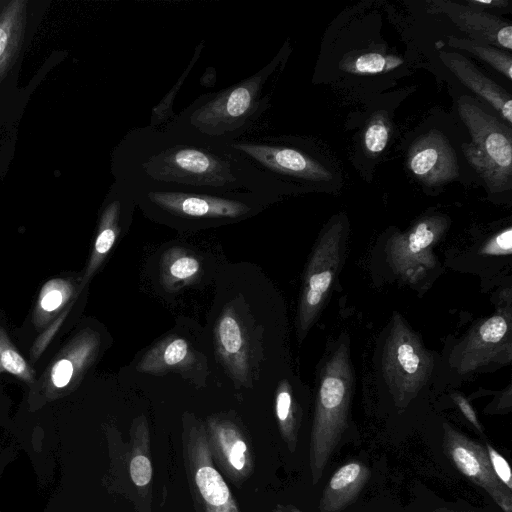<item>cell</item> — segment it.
<instances>
[{"instance_id": "obj_1", "label": "cell", "mask_w": 512, "mask_h": 512, "mask_svg": "<svg viewBox=\"0 0 512 512\" xmlns=\"http://www.w3.org/2000/svg\"><path fill=\"white\" fill-rule=\"evenodd\" d=\"M113 173L122 185L278 195L284 184L221 140L171 123L131 129L117 145Z\"/></svg>"}, {"instance_id": "obj_2", "label": "cell", "mask_w": 512, "mask_h": 512, "mask_svg": "<svg viewBox=\"0 0 512 512\" xmlns=\"http://www.w3.org/2000/svg\"><path fill=\"white\" fill-rule=\"evenodd\" d=\"M283 61L281 51L249 77L200 95L169 123L224 142L251 136L270 106L272 82Z\"/></svg>"}, {"instance_id": "obj_3", "label": "cell", "mask_w": 512, "mask_h": 512, "mask_svg": "<svg viewBox=\"0 0 512 512\" xmlns=\"http://www.w3.org/2000/svg\"><path fill=\"white\" fill-rule=\"evenodd\" d=\"M122 185V184H121ZM148 215L170 223H227L253 216L276 195L247 191L220 192L162 186L124 185Z\"/></svg>"}, {"instance_id": "obj_4", "label": "cell", "mask_w": 512, "mask_h": 512, "mask_svg": "<svg viewBox=\"0 0 512 512\" xmlns=\"http://www.w3.org/2000/svg\"><path fill=\"white\" fill-rule=\"evenodd\" d=\"M458 113L471 135L462 151L470 166L493 193L509 190L512 184L511 128L475 104L460 98Z\"/></svg>"}, {"instance_id": "obj_5", "label": "cell", "mask_w": 512, "mask_h": 512, "mask_svg": "<svg viewBox=\"0 0 512 512\" xmlns=\"http://www.w3.org/2000/svg\"><path fill=\"white\" fill-rule=\"evenodd\" d=\"M352 386L348 349L342 343L327 361L318 391L311 436V469L314 483L340 432L344 428Z\"/></svg>"}, {"instance_id": "obj_6", "label": "cell", "mask_w": 512, "mask_h": 512, "mask_svg": "<svg viewBox=\"0 0 512 512\" xmlns=\"http://www.w3.org/2000/svg\"><path fill=\"white\" fill-rule=\"evenodd\" d=\"M382 368L399 405L416 396L432 373V355L399 315L394 316L386 339Z\"/></svg>"}, {"instance_id": "obj_7", "label": "cell", "mask_w": 512, "mask_h": 512, "mask_svg": "<svg viewBox=\"0 0 512 512\" xmlns=\"http://www.w3.org/2000/svg\"><path fill=\"white\" fill-rule=\"evenodd\" d=\"M251 164L283 183L284 179L328 181L332 174L294 143L275 136H247L226 142Z\"/></svg>"}, {"instance_id": "obj_8", "label": "cell", "mask_w": 512, "mask_h": 512, "mask_svg": "<svg viewBox=\"0 0 512 512\" xmlns=\"http://www.w3.org/2000/svg\"><path fill=\"white\" fill-rule=\"evenodd\" d=\"M343 233V221L332 223L319 238L307 265L298 309L301 339L316 319L333 282L340 263Z\"/></svg>"}, {"instance_id": "obj_9", "label": "cell", "mask_w": 512, "mask_h": 512, "mask_svg": "<svg viewBox=\"0 0 512 512\" xmlns=\"http://www.w3.org/2000/svg\"><path fill=\"white\" fill-rule=\"evenodd\" d=\"M185 459L198 502L204 512H240L233 495L213 463L205 426L185 430Z\"/></svg>"}, {"instance_id": "obj_10", "label": "cell", "mask_w": 512, "mask_h": 512, "mask_svg": "<svg viewBox=\"0 0 512 512\" xmlns=\"http://www.w3.org/2000/svg\"><path fill=\"white\" fill-rule=\"evenodd\" d=\"M449 220L442 215L422 218L408 231L393 235L387 244L392 268L411 282L435 266L433 247L444 235Z\"/></svg>"}, {"instance_id": "obj_11", "label": "cell", "mask_w": 512, "mask_h": 512, "mask_svg": "<svg viewBox=\"0 0 512 512\" xmlns=\"http://www.w3.org/2000/svg\"><path fill=\"white\" fill-rule=\"evenodd\" d=\"M444 428L445 448L456 467L484 488L503 510L512 512L511 492L493 471L487 450L450 426Z\"/></svg>"}, {"instance_id": "obj_12", "label": "cell", "mask_w": 512, "mask_h": 512, "mask_svg": "<svg viewBox=\"0 0 512 512\" xmlns=\"http://www.w3.org/2000/svg\"><path fill=\"white\" fill-rule=\"evenodd\" d=\"M407 166L427 186L443 185L459 176L455 151L446 136L437 129L414 141L408 151Z\"/></svg>"}, {"instance_id": "obj_13", "label": "cell", "mask_w": 512, "mask_h": 512, "mask_svg": "<svg viewBox=\"0 0 512 512\" xmlns=\"http://www.w3.org/2000/svg\"><path fill=\"white\" fill-rule=\"evenodd\" d=\"M205 429L218 466L232 482L245 481L253 471V456L239 427L230 420L210 418Z\"/></svg>"}, {"instance_id": "obj_14", "label": "cell", "mask_w": 512, "mask_h": 512, "mask_svg": "<svg viewBox=\"0 0 512 512\" xmlns=\"http://www.w3.org/2000/svg\"><path fill=\"white\" fill-rule=\"evenodd\" d=\"M427 11L446 15L470 40L512 49V26L497 16L444 0L428 1Z\"/></svg>"}, {"instance_id": "obj_15", "label": "cell", "mask_w": 512, "mask_h": 512, "mask_svg": "<svg viewBox=\"0 0 512 512\" xmlns=\"http://www.w3.org/2000/svg\"><path fill=\"white\" fill-rule=\"evenodd\" d=\"M136 205L129 190L119 183L111 187L101 214L91 256L86 267L82 287L100 267L123 228V222L129 220Z\"/></svg>"}, {"instance_id": "obj_16", "label": "cell", "mask_w": 512, "mask_h": 512, "mask_svg": "<svg viewBox=\"0 0 512 512\" xmlns=\"http://www.w3.org/2000/svg\"><path fill=\"white\" fill-rule=\"evenodd\" d=\"M508 334L509 321L503 315L486 319L457 348L453 365L461 373L475 370L504 351V342H510L505 339Z\"/></svg>"}, {"instance_id": "obj_17", "label": "cell", "mask_w": 512, "mask_h": 512, "mask_svg": "<svg viewBox=\"0 0 512 512\" xmlns=\"http://www.w3.org/2000/svg\"><path fill=\"white\" fill-rule=\"evenodd\" d=\"M216 350L234 380L246 383L249 376V353L245 327L232 308H227L215 327Z\"/></svg>"}, {"instance_id": "obj_18", "label": "cell", "mask_w": 512, "mask_h": 512, "mask_svg": "<svg viewBox=\"0 0 512 512\" xmlns=\"http://www.w3.org/2000/svg\"><path fill=\"white\" fill-rule=\"evenodd\" d=\"M439 57L465 86L490 104L509 124L512 123L511 96L505 89L484 76L459 53L440 51Z\"/></svg>"}, {"instance_id": "obj_19", "label": "cell", "mask_w": 512, "mask_h": 512, "mask_svg": "<svg viewBox=\"0 0 512 512\" xmlns=\"http://www.w3.org/2000/svg\"><path fill=\"white\" fill-rule=\"evenodd\" d=\"M27 0L8 1L0 11V85L14 67L27 28Z\"/></svg>"}, {"instance_id": "obj_20", "label": "cell", "mask_w": 512, "mask_h": 512, "mask_svg": "<svg viewBox=\"0 0 512 512\" xmlns=\"http://www.w3.org/2000/svg\"><path fill=\"white\" fill-rule=\"evenodd\" d=\"M99 347V337L91 330L76 336L53 363L49 371V388L62 390L91 363Z\"/></svg>"}, {"instance_id": "obj_21", "label": "cell", "mask_w": 512, "mask_h": 512, "mask_svg": "<svg viewBox=\"0 0 512 512\" xmlns=\"http://www.w3.org/2000/svg\"><path fill=\"white\" fill-rule=\"evenodd\" d=\"M195 358L188 342L180 337H169L146 352L137 364L142 373L161 374L170 369L190 366Z\"/></svg>"}, {"instance_id": "obj_22", "label": "cell", "mask_w": 512, "mask_h": 512, "mask_svg": "<svg viewBox=\"0 0 512 512\" xmlns=\"http://www.w3.org/2000/svg\"><path fill=\"white\" fill-rule=\"evenodd\" d=\"M199 260L190 252L180 247L167 250L160 261L162 283L176 289L193 281L200 272Z\"/></svg>"}, {"instance_id": "obj_23", "label": "cell", "mask_w": 512, "mask_h": 512, "mask_svg": "<svg viewBox=\"0 0 512 512\" xmlns=\"http://www.w3.org/2000/svg\"><path fill=\"white\" fill-rule=\"evenodd\" d=\"M74 292L73 285L65 279L54 278L47 281L40 290L34 323L43 326L70 300Z\"/></svg>"}, {"instance_id": "obj_24", "label": "cell", "mask_w": 512, "mask_h": 512, "mask_svg": "<svg viewBox=\"0 0 512 512\" xmlns=\"http://www.w3.org/2000/svg\"><path fill=\"white\" fill-rule=\"evenodd\" d=\"M447 42L452 48L462 49L472 53L502 73L508 80H512V58L509 53H505L488 44L454 36H448Z\"/></svg>"}, {"instance_id": "obj_25", "label": "cell", "mask_w": 512, "mask_h": 512, "mask_svg": "<svg viewBox=\"0 0 512 512\" xmlns=\"http://www.w3.org/2000/svg\"><path fill=\"white\" fill-rule=\"evenodd\" d=\"M403 60L396 55L380 52H366L356 56H348L340 62V68L346 72L359 75L379 74L391 71L402 64Z\"/></svg>"}, {"instance_id": "obj_26", "label": "cell", "mask_w": 512, "mask_h": 512, "mask_svg": "<svg viewBox=\"0 0 512 512\" xmlns=\"http://www.w3.org/2000/svg\"><path fill=\"white\" fill-rule=\"evenodd\" d=\"M204 49V41H201L194 50V54L192 55L189 64L186 69L182 72L179 79L175 82L174 86L171 90L163 97V99L159 102L157 106H155L152 110V114L150 117L149 126L151 127H161L169 123L176 114L173 111V105L175 98L177 97L178 92L180 91L186 77L190 74L192 68L196 65L198 59L200 58L201 52Z\"/></svg>"}, {"instance_id": "obj_27", "label": "cell", "mask_w": 512, "mask_h": 512, "mask_svg": "<svg viewBox=\"0 0 512 512\" xmlns=\"http://www.w3.org/2000/svg\"><path fill=\"white\" fill-rule=\"evenodd\" d=\"M12 374L24 382L34 381V371L11 343L5 329L0 327V373Z\"/></svg>"}, {"instance_id": "obj_28", "label": "cell", "mask_w": 512, "mask_h": 512, "mask_svg": "<svg viewBox=\"0 0 512 512\" xmlns=\"http://www.w3.org/2000/svg\"><path fill=\"white\" fill-rule=\"evenodd\" d=\"M275 411L282 436L292 450L296 441L295 418L290 385L285 380L277 389Z\"/></svg>"}, {"instance_id": "obj_29", "label": "cell", "mask_w": 512, "mask_h": 512, "mask_svg": "<svg viewBox=\"0 0 512 512\" xmlns=\"http://www.w3.org/2000/svg\"><path fill=\"white\" fill-rule=\"evenodd\" d=\"M390 132L391 125L387 115L383 112L375 113L364 133L366 151L373 156L380 154L388 143Z\"/></svg>"}, {"instance_id": "obj_30", "label": "cell", "mask_w": 512, "mask_h": 512, "mask_svg": "<svg viewBox=\"0 0 512 512\" xmlns=\"http://www.w3.org/2000/svg\"><path fill=\"white\" fill-rule=\"evenodd\" d=\"M362 475V467L355 462L342 466L332 476L329 483L330 495L336 492H352L354 485H360V477Z\"/></svg>"}, {"instance_id": "obj_31", "label": "cell", "mask_w": 512, "mask_h": 512, "mask_svg": "<svg viewBox=\"0 0 512 512\" xmlns=\"http://www.w3.org/2000/svg\"><path fill=\"white\" fill-rule=\"evenodd\" d=\"M130 477L138 487L147 486L152 478V465L147 453L136 450L129 464Z\"/></svg>"}, {"instance_id": "obj_32", "label": "cell", "mask_w": 512, "mask_h": 512, "mask_svg": "<svg viewBox=\"0 0 512 512\" xmlns=\"http://www.w3.org/2000/svg\"><path fill=\"white\" fill-rule=\"evenodd\" d=\"M512 248V228L508 227L491 238L481 249L488 255H509Z\"/></svg>"}, {"instance_id": "obj_33", "label": "cell", "mask_w": 512, "mask_h": 512, "mask_svg": "<svg viewBox=\"0 0 512 512\" xmlns=\"http://www.w3.org/2000/svg\"><path fill=\"white\" fill-rule=\"evenodd\" d=\"M487 452L491 462V466L493 471L495 472L498 479L507 486V489L511 491L512 489V480H511V470L507 463V461L501 456L496 450H494L490 445H487Z\"/></svg>"}, {"instance_id": "obj_34", "label": "cell", "mask_w": 512, "mask_h": 512, "mask_svg": "<svg viewBox=\"0 0 512 512\" xmlns=\"http://www.w3.org/2000/svg\"><path fill=\"white\" fill-rule=\"evenodd\" d=\"M456 404L459 406L464 416L478 429L481 431V425L479 424L476 414L471 407L470 403L461 395L455 394L452 396Z\"/></svg>"}, {"instance_id": "obj_35", "label": "cell", "mask_w": 512, "mask_h": 512, "mask_svg": "<svg viewBox=\"0 0 512 512\" xmlns=\"http://www.w3.org/2000/svg\"><path fill=\"white\" fill-rule=\"evenodd\" d=\"M467 3L470 5H493V6H500L504 7L507 5L506 1L496 0V1H483V0H467Z\"/></svg>"}]
</instances>
